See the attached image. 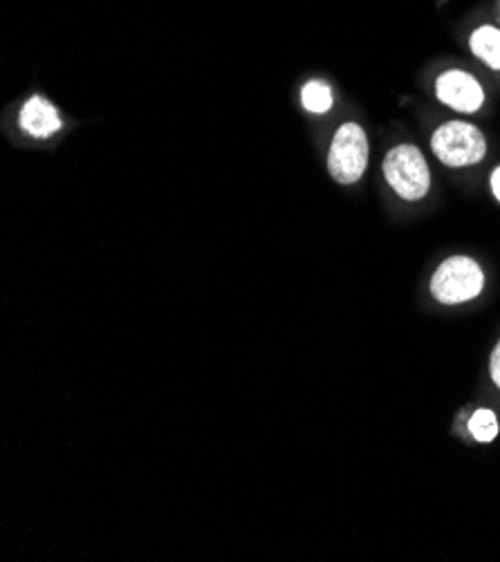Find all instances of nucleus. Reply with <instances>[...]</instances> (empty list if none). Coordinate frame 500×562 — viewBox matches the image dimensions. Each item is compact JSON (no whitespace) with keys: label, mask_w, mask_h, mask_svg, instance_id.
I'll return each mask as SVG.
<instances>
[{"label":"nucleus","mask_w":500,"mask_h":562,"mask_svg":"<svg viewBox=\"0 0 500 562\" xmlns=\"http://www.w3.org/2000/svg\"><path fill=\"white\" fill-rule=\"evenodd\" d=\"M332 101H335V97H332V90L325 81L312 79L301 90L303 108L308 112H314V115H323V112H327L332 108Z\"/></svg>","instance_id":"nucleus-8"},{"label":"nucleus","mask_w":500,"mask_h":562,"mask_svg":"<svg viewBox=\"0 0 500 562\" xmlns=\"http://www.w3.org/2000/svg\"><path fill=\"white\" fill-rule=\"evenodd\" d=\"M469 47L478 61L500 72V30L493 25H480L469 36Z\"/></svg>","instance_id":"nucleus-7"},{"label":"nucleus","mask_w":500,"mask_h":562,"mask_svg":"<svg viewBox=\"0 0 500 562\" xmlns=\"http://www.w3.org/2000/svg\"><path fill=\"white\" fill-rule=\"evenodd\" d=\"M489 374H491V381L500 390V341L496 344V348H493V352L489 357Z\"/></svg>","instance_id":"nucleus-10"},{"label":"nucleus","mask_w":500,"mask_h":562,"mask_svg":"<svg viewBox=\"0 0 500 562\" xmlns=\"http://www.w3.org/2000/svg\"><path fill=\"white\" fill-rule=\"evenodd\" d=\"M19 124L21 128L36 137V139H47L49 135L59 133L62 128V117H59V110L54 108L47 99L34 94L25 101V105L21 108V115H19Z\"/></svg>","instance_id":"nucleus-6"},{"label":"nucleus","mask_w":500,"mask_h":562,"mask_svg":"<svg viewBox=\"0 0 500 562\" xmlns=\"http://www.w3.org/2000/svg\"><path fill=\"white\" fill-rule=\"evenodd\" d=\"M485 290V271L469 256H452L444 260L433 278L431 294L442 305H460L480 296Z\"/></svg>","instance_id":"nucleus-1"},{"label":"nucleus","mask_w":500,"mask_h":562,"mask_svg":"<svg viewBox=\"0 0 500 562\" xmlns=\"http://www.w3.org/2000/svg\"><path fill=\"white\" fill-rule=\"evenodd\" d=\"M368 166V137L355 122L337 128L327 153V171L340 184H355L362 180Z\"/></svg>","instance_id":"nucleus-4"},{"label":"nucleus","mask_w":500,"mask_h":562,"mask_svg":"<svg viewBox=\"0 0 500 562\" xmlns=\"http://www.w3.org/2000/svg\"><path fill=\"white\" fill-rule=\"evenodd\" d=\"M469 432L474 435V439H478V441H482V443H489V441H493V439L498 437L500 424H498V419H496V415H493L491 411L482 408V411H476V413L471 415V419H469Z\"/></svg>","instance_id":"nucleus-9"},{"label":"nucleus","mask_w":500,"mask_h":562,"mask_svg":"<svg viewBox=\"0 0 500 562\" xmlns=\"http://www.w3.org/2000/svg\"><path fill=\"white\" fill-rule=\"evenodd\" d=\"M491 193L500 202V166L493 168V173H491Z\"/></svg>","instance_id":"nucleus-11"},{"label":"nucleus","mask_w":500,"mask_h":562,"mask_svg":"<svg viewBox=\"0 0 500 562\" xmlns=\"http://www.w3.org/2000/svg\"><path fill=\"white\" fill-rule=\"evenodd\" d=\"M433 155L452 168L474 166L487 155V139L480 128L465 122L442 124L431 137Z\"/></svg>","instance_id":"nucleus-3"},{"label":"nucleus","mask_w":500,"mask_h":562,"mask_svg":"<svg viewBox=\"0 0 500 562\" xmlns=\"http://www.w3.org/2000/svg\"><path fill=\"white\" fill-rule=\"evenodd\" d=\"M381 171L391 189L409 202L422 200L431 189V171L422 150L413 144H400L384 157Z\"/></svg>","instance_id":"nucleus-2"},{"label":"nucleus","mask_w":500,"mask_h":562,"mask_svg":"<svg viewBox=\"0 0 500 562\" xmlns=\"http://www.w3.org/2000/svg\"><path fill=\"white\" fill-rule=\"evenodd\" d=\"M435 97L440 103L463 112V115H474L485 103V90L480 81L463 70L442 72L435 81Z\"/></svg>","instance_id":"nucleus-5"}]
</instances>
